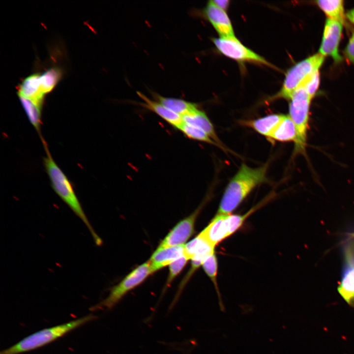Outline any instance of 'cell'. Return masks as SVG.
Listing matches in <instances>:
<instances>
[{
    "label": "cell",
    "mask_w": 354,
    "mask_h": 354,
    "mask_svg": "<svg viewBox=\"0 0 354 354\" xmlns=\"http://www.w3.org/2000/svg\"><path fill=\"white\" fill-rule=\"evenodd\" d=\"M268 165L257 168L242 164L228 183L221 199L217 213H231L251 191L266 179Z\"/></svg>",
    "instance_id": "1"
},
{
    "label": "cell",
    "mask_w": 354,
    "mask_h": 354,
    "mask_svg": "<svg viewBox=\"0 0 354 354\" xmlns=\"http://www.w3.org/2000/svg\"><path fill=\"white\" fill-rule=\"evenodd\" d=\"M42 141L46 153V156L44 158V165L53 190L84 222L96 244L98 245L100 244L101 240L91 226L70 180L52 158L43 138Z\"/></svg>",
    "instance_id": "2"
},
{
    "label": "cell",
    "mask_w": 354,
    "mask_h": 354,
    "mask_svg": "<svg viewBox=\"0 0 354 354\" xmlns=\"http://www.w3.org/2000/svg\"><path fill=\"white\" fill-rule=\"evenodd\" d=\"M96 318V317L93 315H88L66 323L40 330L2 350L0 354H20L32 351L52 342Z\"/></svg>",
    "instance_id": "3"
},
{
    "label": "cell",
    "mask_w": 354,
    "mask_h": 354,
    "mask_svg": "<svg viewBox=\"0 0 354 354\" xmlns=\"http://www.w3.org/2000/svg\"><path fill=\"white\" fill-rule=\"evenodd\" d=\"M311 98L303 87H299L290 98L289 116L296 129L295 150L302 151L306 144L308 127L309 110Z\"/></svg>",
    "instance_id": "4"
},
{
    "label": "cell",
    "mask_w": 354,
    "mask_h": 354,
    "mask_svg": "<svg viewBox=\"0 0 354 354\" xmlns=\"http://www.w3.org/2000/svg\"><path fill=\"white\" fill-rule=\"evenodd\" d=\"M324 57L316 54L295 64L287 73L282 87L275 98L290 99L294 92L314 72L319 70Z\"/></svg>",
    "instance_id": "5"
},
{
    "label": "cell",
    "mask_w": 354,
    "mask_h": 354,
    "mask_svg": "<svg viewBox=\"0 0 354 354\" xmlns=\"http://www.w3.org/2000/svg\"><path fill=\"white\" fill-rule=\"evenodd\" d=\"M151 274L148 261L139 266L127 275L118 284L113 287L107 297L94 308H112L130 291L139 286Z\"/></svg>",
    "instance_id": "6"
},
{
    "label": "cell",
    "mask_w": 354,
    "mask_h": 354,
    "mask_svg": "<svg viewBox=\"0 0 354 354\" xmlns=\"http://www.w3.org/2000/svg\"><path fill=\"white\" fill-rule=\"evenodd\" d=\"M217 49L225 56L240 61H250L271 65L263 57L243 45L236 38H213Z\"/></svg>",
    "instance_id": "7"
},
{
    "label": "cell",
    "mask_w": 354,
    "mask_h": 354,
    "mask_svg": "<svg viewBox=\"0 0 354 354\" xmlns=\"http://www.w3.org/2000/svg\"><path fill=\"white\" fill-rule=\"evenodd\" d=\"M342 32L341 23L327 18L325 21L319 53L324 57H331L336 62L341 61L342 57L339 54L338 47Z\"/></svg>",
    "instance_id": "8"
},
{
    "label": "cell",
    "mask_w": 354,
    "mask_h": 354,
    "mask_svg": "<svg viewBox=\"0 0 354 354\" xmlns=\"http://www.w3.org/2000/svg\"><path fill=\"white\" fill-rule=\"evenodd\" d=\"M201 207L178 222L160 242L157 248L184 245L194 232L195 223Z\"/></svg>",
    "instance_id": "9"
},
{
    "label": "cell",
    "mask_w": 354,
    "mask_h": 354,
    "mask_svg": "<svg viewBox=\"0 0 354 354\" xmlns=\"http://www.w3.org/2000/svg\"><path fill=\"white\" fill-rule=\"evenodd\" d=\"M206 16L223 38H236L231 22L225 10L209 1L205 9Z\"/></svg>",
    "instance_id": "10"
},
{
    "label": "cell",
    "mask_w": 354,
    "mask_h": 354,
    "mask_svg": "<svg viewBox=\"0 0 354 354\" xmlns=\"http://www.w3.org/2000/svg\"><path fill=\"white\" fill-rule=\"evenodd\" d=\"M227 216L228 214L217 213L208 225L200 233L214 247L231 236Z\"/></svg>",
    "instance_id": "11"
},
{
    "label": "cell",
    "mask_w": 354,
    "mask_h": 354,
    "mask_svg": "<svg viewBox=\"0 0 354 354\" xmlns=\"http://www.w3.org/2000/svg\"><path fill=\"white\" fill-rule=\"evenodd\" d=\"M337 290L345 301L354 307V256L349 251L346 254V265Z\"/></svg>",
    "instance_id": "12"
},
{
    "label": "cell",
    "mask_w": 354,
    "mask_h": 354,
    "mask_svg": "<svg viewBox=\"0 0 354 354\" xmlns=\"http://www.w3.org/2000/svg\"><path fill=\"white\" fill-rule=\"evenodd\" d=\"M184 255V245L157 248L148 260L151 274Z\"/></svg>",
    "instance_id": "13"
},
{
    "label": "cell",
    "mask_w": 354,
    "mask_h": 354,
    "mask_svg": "<svg viewBox=\"0 0 354 354\" xmlns=\"http://www.w3.org/2000/svg\"><path fill=\"white\" fill-rule=\"evenodd\" d=\"M137 95L143 100L139 104L145 108L153 112L171 125L178 129L183 123L182 117L169 110L156 100L149 98L144 93L137 91Z\"/></svg>",
    "instance_id": "14"
},
{
    "label": "cell",
    "mask_w": 354,
    "mask_h": 354,
    "mask_svg": "<svg viewBox=\"0 0 354 354\" xmlns=\"http://www.w3.org/2000/svg\"><path fill=\"white\" fill-rule=\"evenodd\" d=\"M18 95L43 104L45 95L41 88L40 75L35 73L25 78L19 87Z\"/></svg>",
    "instance_id": "15"
},
{
    "label": "cell",
    "mask_w": 354,
    "mask_h": 354,
    "mask_svg": "<svg viewBox=\"0 0 354 354\" xmlns=\"http://www.w3.org/2000/svg\"><path fill=\"white\" fill-rule=\"evenodd\" d=\"M183 122L196 127L207 134L217 145L221 146L220 141L217 137L213 125L203 111L198 108L182 117Z\"/></svg>",
    "instance_id": "16"
},
{
    "label": "cell",
    "mask_w": 354,
    "mask_h": 354,
    "mask_svg": "<svg viewBox=\"0 0 354 354\" xmlns=\"http://www.w3.org/2000/svg\"><path fill=\"white\" fill-rule=\"evenodd\" d=\"M285 115L272 114L254 120L244 122L259 133L269 138L274 130L280 123Z\"/></svg>",
    "instance_id": "17"
},
{
    "label": "cell",
    "mask_w": 354,
    "mask_h": 354,
    "mask_svg": "<svg viewBox=\"0 0 354 354\" xmlns=\"http://www.w3.org/2000/svg\"><path fill=\"white\" fill-rule=\"evenodd\" d=\"M154 99L173 112L182 117L196 109V105L186 100L161 96L153 93Z\"/></svg>",
    "instance_id": "18"
},
{
    "label": "cell",
    "mask_w": 354,
    "mask_h": 354,
    "mask_svg": "<svg viewBox=\"0 0 354 354\" xmlns=\"http://www.w3.org/2000/svg\"><path fill=\"white\" fill-rule=\"evenodd\" d=\"M296 137V129L295 123L289 115H285L269 138L280 142L294 141L295 143Z\"/></svg>",
    "instance_id": "19"
},
{
    "label": "cell",
    "mask_w": 354,
    "mask_h": 354,
    "mask_svg": "<svg viewBox=\"0 0 354 354\" xmlns=\"http://www.w3.org/2000/svg\"><path fill=\"white\" fill-rule=\"evenodd\" d=\"M317 5L328 17V18L337 21L342 24L345 21L343 1L341 0H319Z\"/></svg>",
    "instance_id": "20"
},
{
    "label": "cell",
    "mask_w": 354,
    "mask_h": 354,
    "mask_svg": "<svg viewBox=\"0 0 354 354\" xmlns=\"http://www.w3.org/2000/svg\"><path fill=\"white\" fill-rule=\"evenodd\" d=\"M19 97L30 122L39 133L42 123L41 110L43 104L22 96Z\"/></svg>",
    "instance_id": "21"
},
{
    "label": "cell",
    "mask_w": 354,
    "mask_h": 354,
    "mask_svg": "<svg viewBox=\"0 0 354 354\" xmlns=\"http://www.w3.org/2000/svg\"><path fill=\"white\" fill-rule=\"evenodd\" d=\"M62 74L60 68L53 67L40 75L41 88L44 95L54 88L61 78Z\"/></svg>",
    "instance_id": "22"
},
{
    "label": "cell",
    "mask_w": 354,
    "mask_h": 354,
    "mask_svg": "<svg viewBox=\"0 0 354 354\" xmlns=\"http://www.w3.org/2000/svg\"><path fill=\"white\" fill-rule=\"evenodd\" d=\"M202 266L205 272L211 279L215 287L219 298L220 309L222 311H224L225 308L221 299L217 284L218 264L217 258L214 252L207 256L205 259Z\"/></svg>",
    "instance_id": "23"
},
{
    "label": "cell",
    "mask_w": 354,
    "mask_h": 354,
    "mask_svg": "<svg viewBox=\"0 0 354 354\" xmlns=\"http://www.w3.org/2000/svg\"><path fill=\"white\" fill-rule=\"evenodd\" d=\"M177 129L190 139L217 145L206 133L196 127L183 122Z\"/></svg>",
    "instance_id": "24"
},
{
    "label": "cell",
    "mask_w": 354,
    "mask_h": 354,
    "mask_svg": "<svg viewBox=\"0 0 354 354\" xmlns=\"http://www.w3.org/2000/svg\"><path fill=\"white\" fill-rule=\"evenodd\" d=\"M189 260V259L184 254L169 265V273L165 290L170 286L173 281L183 269Z\"/></svg>",
    "instance_id": "25"
},
{
    "label": "cell",
    "mask_w": 354,
    "mask_h": 354,
    "mask_svg": "<svg viewBox=\"0 0 354 354\" xmlns=\"http://www.w3.org/2000/svg\"><path fill=\"white\" fill-rule=\"evenodd\" d=\"M320 83V74L319 70L312 73L301 86L304 87L311 99L317 92Z\"/></svg>",
    "instance_id": "26"
},
{
    "label": "cell",
    "mask_w": 354,
    "mask_h": 354,
    "mask_svg": "<svg viewBox=\"0 0 354 354\" xmlns=\"http://www.w3.org/2000/svg\"><path fill=\"white\" fill-rule=\"evenodd\" d=\"M347 59L354 63V32L352 34L344 51Z\"/></svg>",
    "instance_id": "27"
},
{
    "label": "cell",
    "mask_w": 354,
    "mask_h": 354,
    "mask_svg": "<svg viewBox=\"0 0 354 354\" xmlns=\"http://www.w3.org/2000/svg\"><path fill=\"white\" fill-rule=\"evenodd\" d=\"M213 2L219 8L222 9L223 10L226 9L228 5H229V1L227 0H212Z\"/></svg>",
    "instance_id": "28"
},
{
    "label": "cell",
    "mask_w": 354,
    "mask_h": 354,
    "mask_svg": "<svg viewBox=\"0 0 354 354\" xmlns=\"http://www.w3.org/2000/svg\"><path fill=\"white\" fill-rule=\"evenodd\" d=\"M346 16L351 23L354 24V8L349 10Z\"/></svg>",
    "instance_id": "29"
}]
</instances>
